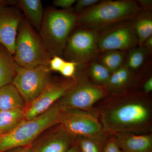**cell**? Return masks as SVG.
<instances>
[{
    "label": "cell",
    "instance_id": "836d02e7",
    "mask_svg": "<svg viewBox=\"0 0 152 152\" xmlns=\"http://www.w3.org/2000/svg\"><path fill=\"white\" fill-rule=\"evenodd\" d=\"M66 152H81L79 148L78 145L77 143H76L74 145H73L71 148L66 151Z\"/></svg>",
    "mask_w": 152,
    "mask_h": 152
},
{
    "label": "cell",
    "instance_id": "cb8c5ba5",
    "mask_svg": "<svg viewBox=\"0 0 152 152\" xmlns=\"http://www.w3.org/2000/svg\"><path fill=\"white\" fill-rule=\"evenodd\" d=\"M76 141L81 152H102L104 144L93 139L77 137Z\"/></svg>",
    "mask_w": 152,
    "mask_h": 152
},
{
    "label": "cell",
    "instance_id": "603a6c76",
    "mask_svg": "<svg viewBox=\"0 0 152 152\" xmlns=\"http://www.w3.org/2000/svg\"><path fill=\"white\" fill-rule=\"evenodd\" d=\"M88 75L93 84L103 87L107 82L111 73L107 68L96 60L88 63Z\"/></svg>",
    "mask_w": 152,
    "mask_h": 152
},
{
    "label": "cell",
    "instance_id": "ffe728a7",
    "mask_svg": "<svg viewBox=\"0 0 152 152\" xmlns=\"http://www.w3.org/2000/svg\"><path fill=\"white\" fill-rule=\"evenodd\" d=\"M132 21L138 39V45L142 46L148 38L152 36V13L141 10Z\"/></svg>",
    "mask_w": 152,
    "mask_h": 152
},
{
    "label": "cell",
    "instance_id": "52a82bcc",
    "mask_svg": "<svg viewBox=\"0 0 152 152\" xmlns=\"http://www.w3.org/2000/svg\"><path fill=\"white\" fill-rule=\"evenodd\" d=\"M99 33L81 26L72 31L68 38L63 56L67 61L78 66L96 59L99 53L98 47Z\"/></svg>",
    "mask_w": 152,
    "mask_h": 152
},
{
    "label": "cell",
    "instance_id": "83f0119b",
    "mask_svg": "<svg viewBox=\"0 0 152 152\" xmlns=\"http://www.w3.org/2000/svg\"><path fill=\"white\" fill-rule=\"evenodd\" d=\"M66 61L61 57L54 56L52 57L49 63V67L51 71L61 72Z\"/></svg>",
    "mask_w": 152,
    "mask_h": 152
},
{
    "label": "cell",
    "instance_id": "7a4b0ae2",
    "mask_svg": "<svg viewBox=\"0 0 152 152\" xmlns=\"http://www.w3.org/2000/svg\"><path fill=\"white\" fill-rule=\"evenodd\" d=\"M141 10L134 0L100 1L78 15L77 25L100 31L120 22L132 20Z\"/></svg>",
    "mask_w": 152,
    "mask_h": 152
},
{
    "label": "cell",
    "instance_id": "277c9868",
    "mask_svg": "<svg viewBox=\"0 0 152 152\" xmlns=\"http://www.w3.org/2000/svg\"><path fill=\"white\" fill-rule=\"evenodd\" d=\"M61 110L57 102L39 115L25 121L10 132L0 136V152L30 146L45 131L59 124Z\"/></svg>",
    "mask_w": 152,
    "mask_h": 152
},
{
    "label": "cell",
    "instance_id": "f546056e",
    "mask_svg": "<svg viewBox=\"0 0 152 152\" xmlns=\"http://www.w3.org/2000/svg\"><path fill=\"white\" fill-rule=\"evenodd\" d=\"M137 1L142 10L152 12V0H138Z\"/></svg>",
    "mask_w": 152,
    "mask_h": 152
},
{
    "label": "cell",
    "instance_id": "9c48e42d",
    "mask_svg": "<svg viewBox=\"0 0 152 152\" xmlns=\"http://www.w3.org/2000/svg\"><path fill=\"white\" fill-rule=\"evenodd\" d=\"M48 66L26 68L17 65L12 83L16 87L27 105L40 94L51 79Z\"/></svg>",
    "mask_w": 152,
    "mask_h": 152
},
{
    "label": "cell",
    "instance_id": "1f68e13d",
    "mask_svg": "<svg viewBox=\"0 0 152 152\" xmlns=\"http://www.w3.org/2000/svg\"><path fill=\"white\" fill-rule=\"evenodd\" d=\"M143 47L148 51L150 56L152 53V36L145 41L143 45Z\"/></svg>",
    "mask_w": 152,
    "mask_h": 152
},
{
    "label": "cell",
    "instance_id": "d6a6232c",
    "mask_svg": "<svg viewBox=\"0 0 152 152\" xmlns=\"http://www.w3.org/2000/svg\"><path fill=\"white\" fill-rule=\"evenodd\" d=\"M12 151H7L8 152H33L31 149L30 146H26L20 147V148H15L12 149Z\"/></svg>",
    "mask_w": 152,
    "mask_h": 152
},
{
    "label": "cell",
    "instance_id": "4dcf8cb0",
    "mask_svg": "<svg viewBox=\"0 0 152 152\" xmlns=\"http://www.w3.org/2000/svg\"><path fill=\"white\" fill-rule=\"evenodd\" d=\"M143 91L146 94H150L152 91V77H149L144 82L142 86Z\"/></svg>",
    "mask_w": 152,
    "mask_h": 152
},
{
    "label": "cell",
    "instance_id": "4fadbf2b",
    "mask_svg": "<svg viewBox=\"0 0 152 152\" xmlns=\"http://www.w3.org/2000/svg\"><path fill=\"white\" fill-rule=\"evenodd\" d=\"M76 139L58 124L42 133L30 147L33 152H66L75 143Z\"/></svg>",
    "mask_w": 152,
    "mask_h": 152
},
{
    "label": "cell",
    "instance_id": "ac0fdd59",
    "mask_svg": "<svg viewBox=\"0 0 152 152\" xmlns=\"http://www.w3.org/2000/svg\"><path fill=\"white\" fill-rule=\"evenodd\" d=\"M27 104L12 83L0 88V111L26 108Z\"/></svg>",
    "mask_w": 152,
    "mask_h": 152
},
{
    "label": "cell",
    "instance_id": "4316f807",
    "mask_svg": "<svg viewBox=\"0 0 152 152\" xmlns=\"http://www.w3.org/2000/svg\"><path fill=\"white\" fill-rule=\"evenodd\" d=\"M99 0H78L76 1V4L74 10L76 13L78 14L90 7L96 4L99 2Z\"/></svg>",
    "mask_w": 152,
    "mask_h": 152
},
{
    "label": "cell",
    "instance_id": "ba28073f",
    "mask_svg": "<svg viewBox=\"0 0 152 152\" xmlns=\"http://www.w3.org/2000/svg\"><path fill=\"white\" fill-rule=\"evenodd\" d=\"M109 95L102 87L93 84L84 76L80 75L75 83L58 102L62 108L93 111L96 104Z\"/></svg>",
    "mask_w": 152,
    "mask_h": 152
},
{
    "label": "cell",
    "instance_id": "f1b7e54d",
    "mask_svg": "<svg viewBox=\"0 0 152 152\" xmlns=\"http://www.w3.org/2000/svg\"><path fill=\"white\" fill-rule=\"evenodd\" d=\"M76 2V0H55L53 3L55 7H59L63 10H66L71 8Z\"/></svg>",
    "mask_w": 152,
    "mask_h": 152
},
{
    "label": "cell",
    "instance_id": "8fae6325",
    "mask_svg": "<svg viewBox=\"0 0 152 152\" xmlns=\"http://www.w3.org/2000/svg\"><path fill=\"white\" fill-rule=\"evenodd\" d=\"M77 75L72 78H51L40 94L27 106L26 119H32L45 112L62 97L75 83Z\"/></svg>",
    "mask_w": 152,
    "mask_h": 152
},
{
    "label": "cell",
    "instance_id": "484cf974",
    "mask_svg": "<svg viewBox=\"0 0 152 152\" xmlns=\"http://www.w3.org/2000/svg\"><path fill=\"white\" fill-rule=\"evenodd\" d=\"M78 64L74 62L66 61L61 70L60 72L66 78L74 77L76 75Z\"/></svg>",
    "mask_w": 152,
    "mask_h": 152
},
{
    "label": "cell",
    "instance_id": "44dd1931",
    "mask_svg": "<svg viewBox=\"0 0 152 152\" xmlns=\"http://www.w3.org/2000/svg\"><path fill=\"white\" fill-rule=\"evenodd\" d=\"M149 56L150 54L143 47L137 46L127 51L124 65L133 73L138 74L144 68Z\"/></svg>",
    "mask_w": 152,
    "mask_h": 152
},
{
    "label": "cell",
    "instance_id": "6da1fadb",
    "mask_svg": "<svg viewBox=\"0 0 152 152\" xmlns=\"http://www.w3.org/2000/svg\"><path fill=\"white\" fill-rule=\"evenodd\" d=\"M98 103L94 110L107 134H147L151 131L152 104L149 94L132 91L109 95Z\"/></svg>",
    "mask_w": 152,
    "mask_h": 152
},
{
    "label": "cell",
    "instance_id": "5bb4252c",
    "mask_svg": "<svg viewBox=\"0 0 152 152\" xmlns=\"http://www.w3.org/2000/svg\"><path fill=\"white\" fill-rule=\"evenodd\" d=\"M139 73L134 74L124 65L112 73L103 88L110 95H118L134 91L133 88L139 81Z\"/></svg>",
    "mask_w": 152,
    "mask_h": 152
},
{
    "label": "cell",
    "instance_id": "2e32d148",
    "mask_svg": "<svg viewBox=\"0 0 152 152\" xmlns=\"http://www.w3.org/2000/svg\"><path fill=\"white\" fill-rule=\"evenodd\" d=\"M23 12L26 18L37 32L40 28L44 11L40 0H20L17 4Z\"/></svg>",
    "mask_w": 152,
    "mask_h": 152
},
{
    "label": "cell",
    "instance_id": "9a60e30c",
    "mask_svg": "<svg viewBox=\"0 0 152 152\" xmlns=\"http://www.w3.org/2000/svg\"><path fill=\"white\" fill-rule=\"evenodd\" d=\"M112 135L123 152H152L151 133H120Z\"/></svg>",
    "mask_w": 152,
    "mask_h": 152
},
{
    "label": "cell",
    "instance_id": "d4e9b609",
    "mask_svg": "<svg viewBox=\"0 0 152 152\" xmlns=\"http://www.w3.org/2000/svg\"><path fill=\"white\" fill-rule=\"evenodd\" d=\"M102 152H123L112 135H108L103 145Z\"/></svg>",
    "mask_w": 152,
    "mask_h": 152
},
{
    "label": "cell",
    "instance_id": "5b68a950",
    "mask_svg": "<svg viewBox=\"0 0 152 152\" xmlns=\"http://www.w3.org/2000/svg\"><path fill=\"white\" fill-rule=\"evenodd\" d=\"M13 56L18 65L26 68L41 65L49 66L53 57L39 33L24 17L18 28Z\"/></svg>",
    "mask_w": 152,
    "mask_h": 152
},
{
    "label": "cell",
    "instance_id": "7c38bea8",
    "mask_svg": "<svg viewBox=\"0 0 152 152\" xmlns=\"http://www.w3.org/2000/svg\"><path fill=\"white\" fill-rule=\"evenodd\" d=\"M16 1L0 0V44L12 55L15 54L19 25L24 18L20 10L16 7Z\"/></svg>",
    "mask_w": 152,
    "mask_h": 152
},
{
    "label": "cell",
    "instance_id": "e0dca14e",
    "mask_svg": "<svg viewBox=\"0 0 152 152\" xmlns=\"http://www.w3.org/2000/svg\"><path fill=\"white\" fill-rule=\"evenodd\" d=\"M17 65L13 55L0 44V88L12 83Z\"/></svg>",
    "mask_w": 152,
    "mask_h": 152
},
{
    "label": "cell",
    "instance_id": "3957f363",
    "mask_svg": "<svg viewBox=\"0 0 152 152\" xmlns=\"http://www.w3.org/2000/svg\"><path fill=\"white\" fill-rule=\"evenodd\" d=\"M78 14L71 8L58 10L47 8L38 33L52 56L61 57L68 38L76 26Z\"/></svg>",
    "mask_w": 152,
    "mask_h": 152
},
{
    "label": "cell",
    "instance_id": "d6986e66",
    "mask_svg": "<svg viewBox=\"0 0 152 152\" xmlns=\"http://www.w3.org/2000/svg\"><path fill=\"white\" fill-rule=\"evenodd\" d=\"M26 108L0 111V136L10 132L26 121Z\"/></svg>",
    "mask_w": 152,
    "mask_h": 152
},
{
    "label": "cell",
    "instance_id": "30bf717a",
    "mask_svg": "<svg viewBox=\"0 0 152 152\" xmlns=\"http://www.w3.org/2000/svg\"><path fill=\"white\" fill-rule=\"evenodd\" d=\"M98 33L99 53L110 50L127 51L138 45V39L131 20L120 22Z\"/></svg>",
    "mask_w": 152,
    "mask_h": 152
},
{
    "label": "cell",
    "instance_id": "7402d4cb",
    "mask_svg": "<svg viewBox=\"0 0 152 152\" xmlns=\"http://www.w3.org/2000/svg\"><path fill=\"white\" fill-rule=\"evenodd\" d=\"M127 52L110 50L99 53L96 59L112 73L124 65Z\"/></svg>",
    "mask_w": 152,
    "mask_h": 152
},
{
    "label": "cell",
    "instance_id": "8992f818",
    "mask_svg": "<svg viewBox=\"0 0 152 152\" xmlns=\"http://www.w3.org/2000/svg\"><path fill=\"white\" fill-rule=\"evenodd\" d=\"M61 110L59 124L71 134L76 137L89 138L104 144L108 134L104 130L94 111L73 108H61Z\"/></svg>",
    "mask_w": 152,
    "mask_h": 152
}]
</instances>
